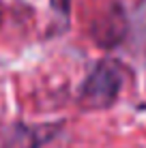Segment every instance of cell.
Returning a JSON list of instances; mask_svg holds the SVG:
<instances>
[{
    "label": "cell",
    "mask_w": 146,
    "mask_h": 148,
    "mask_svg": "<svg viewBox=\"0 0 146 148\" xmlns=\"http://www.w3.org/2000/svg\"><path fill=\"white\" fill-rule=\"evenodd\" d=\"M123 84H125V71L120 67V62L112 58L97 62L95 69L86 75V79L82 82V88L77 95L80 108L88 112L112 108L123 90Z\"/></svg>",
    "instance_id": "cell-1"
},
{
    "label": "cell",
    "mask_w": 146,
    "mask_h": 148,
    "mask_svg": "<svg viewBox=\"0 0 146 148\" xmlns=\"http://www.w3.org/2000/svg\"><path fill=\"white\" fill-rule=\"evenodd\" d=\"M127 15L120 4H110L103 13H99L90 24V39L103 49H114L127 37Z\"/></svg>",
    "instance_id": "cell-2"
},
{
    "label": "cell",
    "mask_w": 146,
    "mask_h": 148,
    "mask_svg": "<svg viewBox=\"0 0 146 148\" xmlns=\"http://www.w3.org/2000/svg\"><path fill=\"white\" fill-rule=\"evenodd\" d=\"M60 125H41L28 127L22 122L0 127V148H41L45 142H49Z\"/></svg>",
    "instance_id": "cell-3"
},
{
    "label": "cell",
    "mask_w": 146,
    "mask_h": 148,
    "mask_svg": "<svg viewBox=\"0 0 146 148\" xmlns=\"http://www.w3.org/2000/svg\"><path fill=\"white\" fill-rule=\"evenodd\" d=\"M49 2H52V7L56 9L62 17H69V15H71V4H73V0H49Z\"/></svg>",
    "instance_id": "cell-4"
},
{
    "label": "cell",
    "mask_w": 146,
    "mask_h": 148,
    "mask_svg": "<svg viewBox=\"0 0 146 148\" xmlns=\"http://www.w3.org/2000/svg\"><path fill=\"white\" fill-rule=\"evenodd\" d=\"M0 24H2V9H0Z\"/></svg>",
    "instance_id": "cell-5"
}]
</instances>
